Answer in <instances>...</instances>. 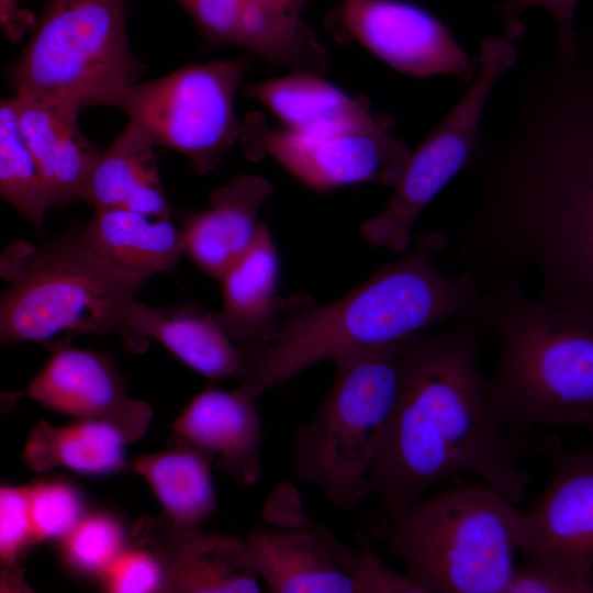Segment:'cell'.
<instances>
[{
	"label": "cell",
	"instance_id": "1",
	"mask_svg": "<svg viewBox=\"0 0 593 593\" xmlns=\"http://www.w3.org/2000/svg\"><path fill=\"white\" fill-rule=\"evenodd\" d=\"M516 93L511 126L480 135L466 167L478 199L455 264L483 298L535 275L537 301L593 307L592 41L536 64Z\"/></svg>",
	"mask_w": 593,
	"mask_h": 593
},
{
	"label": "cell",
	"instance_id": "2",
	"mask_svg": "<svg viewBox=\"0 0 593 593\" xmlns=\"http://www.w3.org/2000/svg\"><path fill=\"white\" fill-rule=\"evenodd\" d=\"M400 342L398 399L369 479L389 515L444 479L472 472L511 503L529 484L518 467L538 438L495 416L480 369L485 307Z\"/></svg>",
	"mask_w": 593,
	"mask_h": 593
},
{
	"label": "cell",
	"instance_id": "3",
	"mask_svg": "<svg viewBox=\"0 0 593 593\" xmlns=\"http://www.w3.org/2000/svg\"><path fill=\"white\" fill-rule=\"evenodd\" d=\"M446 245L439 232L418 234L399 259L340 298L292 309L273 339L243 350L246 369L238 388L257 399L342 353L399 343L483 310L484 298L469 273L439 269L437 256Z\"/></svg>",
	"mask_w": 593,
	"mask_h": 593
},
{
	"label": "cell",
	"instance_id": "4",
	"mask_svg": "<svg viewBox=\"0 0 593 593\" xmlns=\"http://www.w3.org/2000/svg\"><path fill=\"white\" fill-rule=\"evenodd\" d=\"M500 342L485 378L490 405L523 434L540 425L593 428V307L544 304L522 289L484 298Z\"/></svg>",
	"mask_w": 593,
	"mask_h": 593
},
{
	"label": "cell",
	"instance_id": "5",
	"mask_svg": "<svg viewBox=\"0 0 593 593\" xmlns=\"http://www.w3.org/2000/svg\"><path fill=\"white\" fill-rule=\"evenodd\" d=\"M516 508L490 485H458L389 514L390 551L424 593H504L516 571Z\"/></svg>",
	"mask_w": 593,
	"mask_h": 593
},
{
	"label": "cell",
	"instance_id": "6",
	"mask_svg": "<svg viewBox=\"0 0 593 593\" xmlns=\"http://www.w3.org/2000/svg\"><path fill=\"white\" fill-rule=\"evenodd\" d=\"M333 382L294 433L295 477L340 511L369 495V479L398 399L400 342L348 350L331 360Z\"/></svg>",
	"mask_w": 593,
	"mask_h": 593
},
{
	"label": "cell",
	"instance_id": "7",
	"mask_svg": "<svg viewBox=\"0 0 593 593\" xmlns=\"http://www.w3.org/2000/svg\"><path fill=\"white\" fill-rule=\"evenodd\" d=\"M142 71L128 43L125 0H44L8 78L13 94L79 113L114 105Z\"/></svg>",
	"mask_w": 593,
	"mask_h": 593
},
{
	"label": "cell",
	"instance_id": "8",
	"mask_svg": "<svg viewBox=\"0 0 593 593\" xmlns=\"http://www.w3.org/2000/svg\"><path fill=\"white\" fill-rule=\"evenodd\" d=\"M144 283L98 260L78 231L32 247L0 293V346L118 331Z\"/></svg>",
	"mask_w": 593,
	"mask_h": 593
},
{
	"label": "cell",
	"instance_id": "9",
	"mask_svg": "<svg viewBox=\"0 0 593 593\" xmlns=\"http://www.w3.org/2000/svg\"><path fill=\"white\" fill-rule=\"evenodd\" d=\"M479 67L468 89L425 138L411 150L385 205L359 226L374 248L402 255L413 242V228L427 205L466 167L479 139V123L488 98L518 59V48L505 36L484 37Z\"/></svg>",
	"mask_w": 593,
	"mask_h": 593
},
{
	"label": "cell",
	"instance_id": "10",
	"mask_svg": "<svg viewBox=\"0 0 593 593\" xmlns=\"http://www.w3.org/2000/svg\"><path fill=\"white\" fill-rule=\"evenodd\" d=\"M247 65L213 60L127 87L113 107L123 110L155 146L186 156L200 174L214 170L240 137L235 96Z\"/></svg>",
	"mask_w": 593,
	"mask_h": 593
},
{
	"label": "cell",
	"instance_id": "11",
	"mask_svg": "<svg viewBox=\"0 0 593 593\" xmlns=\"http://www.w3.org/2000/svg\"><path fill=\"white\" fill-rule=\"evenodd\" d=\"M536 454L550 461L551 477L527 508H516L522 564L593 582V455L567 451L556 434L538 438Z\"/></svg>",
	"mask_w": 593,
	"mask_h": 593
},
{
	"label": "cell",
	"instance_id": "12",
	"mask_svg": "<svg viewBox=\"0 0 593 593\" xmlns=\"http://www.w3.org/2000/svg\"><path fill=\"white\" fill-rule=\"evenodd\" d=\"M239 139L251 158L270 156L305 186L315 190L378 182L393 187L411 149L384 125L329 134L268 128L253 115Z\"/></svg>",
	"mask_w": 593,
	"mask_h": 593
},
{
	"label": "cell",
	"instance_id": "13",
	"mask_svg": "<svg viewBox=\"0 0 593 593\" xmlns=\"http://www.w3.org/2000/svg\"><path fill=\"white\" fill-rule=\"evenodd\" d=\"M348 35L392 69L413 77L455 76L471 81V56L432 11L410 0H338Z\"/></svg>",
	"mask_w": 593,
	"mask_h": 593
},
{
	"label": "cell",
	"instance_id": "14",
	"mask_svg": "<svg viewBox=\"0 0 593 593\" xmlns=\"http://www.w3.org/2000/svg\"><path fill=\"white\" fill-rule=\"evenodd\" d=\"M24 394L77 419L109 423L127 443L142 438L153 418L147 403L130 396L123 377L107 354L65 344L55 345L51 359Z\"/></svg>",
	"mask_w": 593,
	"mask_h": 593
},
{
	"label": "cell",
	"instance_id": "15",
	"mask_svg": "<svg viewBox=\"0 0 593 593\" xmlns=\"http://www.w3.org/2000/svg\"><path fill=\"white\" fill-rule=\"evenodd\" d=\"M212 45L246 49L292 71L324 75L328 56L300 14L268 0H172Z\"/></svg>",
	"mask_w": 593,
	"mask_h": 593
},
{
	"label": "cell",
	"instance_id": "16",
	"mask_svg": "<svg viewBox=\"0 0 593 593\" xmlns=\"http://www.w3.org/2000/svg\"><path fill=\"white\" fill-rule=\"evenodd\" d=\"M138 545L150 550L166 573V592L257 593L260 580L245 539L204 533L164 514L144 516L133 528Z\"/></svg>",
	"mask_w": 593,
	"mask_h": 593
},
{
	"label": "cell",
	"instance_id": "17",
	"mask_svg": "<svg viewBox=\"0 0 593 593\" xmlns=\"http://www.w3.org/2000/svg\"><path fill=\"white\" fill-rule=\"evenodd\" d=\"M256 400L238 387L206 388L172 421L171 439L208 455L233 481L253 485L262 473V427Z\"/></svg>",
	"mask_w": 593,
	"mask_h": 593
},
{
	"label": "cell",
	"instance_id": "18",
	"mask_svg": "<svg viewBox=\"0 0 593 593\" xmlns=\"http://www.w3.org/2000/svg\"><path fill=\"white\" fill-rule=\"evenodd\" d=\"M118 332L128 347L141 350L155 339L177 359L211 380L235 378L246 369L243 350L227 336L213 313L180 305L156 307L135 301Z\"/></svg>",
	"mask_w": 593,
	"mask_h": 593
},
{
	"label": "cell",
	"instance_id": "19",
	"mask_svg": "<svg viewBox=\"0 0 593 593\" xmlns=\"http://www.w3.org/2000/svg\"><path fill=\"white\" fill-rule=\"evenodd\" d=\"M11 98L49 206L83 200L90 171L101 152L80 131L78 112L29 96Z\"/></svg>",
	"mask_w": 593,
	"mask_h": 593
},
{
	"label": "cell",
	"instance_id": "20",
	"mask_svg": "<svg viewBox=\"0 0 593 593\" xmlns=\"http://www.w3.org/2000/svg\"><path fill=\"white\" fill-rule=\"evenodd\" d=\"M279 259L273 237L260 224L250 246L219 279L222 307L213 313L243 350L262 346L277 335L292 309L277 294Z\"/></svg>",
	"mask_w": 593,
	"mask_h": 593
},
{
	"label": "cell",
	"instance_id": "21",
	"mask_svg": "<svg viewBox=\"0 0 593 593\" xmlns=\"http://www.w3.org/2000/svg\"><path fill=\"white\" fill-rule=\"evenodd\" d=\"M272 191V183L256 175H240L216 188L209 208L186 220L184 254L219 280L253 243Z\"/></svg>",
	"mask_w": 593,
	"mask_h": 593
},
{
	"label": "cell",
	"instance_id": "22",
	"mask_svg": "<svg viewBox=\"0 0 593 593\" xmlns=\"http://www.w3.org/2000/svg\"><path fill=\"white\" fill-rule=\"evenodd\" d=\"M245 541L254 570L270 592L360 593L307 528L260 525Z\"/></svg>",
	"mask_w": 593,
	"mask_h": 593
},
{
	"label": "cell",
	"instance_id": "23",
	"mask_svg": "<svg viewBox=\"0 0 593 593\" xmlns=\"http://www.w3.org/2000/svg\"><path fill=\"white\" fill-rule=\"evenodd\" d=\"M78 232L98 260L143 281L172 269L184 255L183 231L169 216L153 217L124 208L98 210Z\"/></svg>",
	"mask_w": 593,
	"mask_h": 593
},
{
	"label": "cell",
	"instance_id": "24",
	"mask_svg": "<svg viewBox=\"0 0 593 593\" xmlns=\"http://www.w3.org/2000/svg\"><path fill=\"white\" fill-rule=\"evenodd\" d=\"M244 92L275 113L286 128L299 133H343L383 125L367 101L317 74L292 71L247 85Z\"/></svg>",
	"mask_w": 593,
	"mask_h": 593
},
{
	"label": "cell",
	"instance_id": "25",
	"mask_svg": "<svg viewBox=\"0 0 593 593\" xmlns=\"http://www.w3.org/2000/svg\"><path fill=\"white\" fill-rule=\"evenodd\" d=\"M155 145L132 122L96 159L83 200L96 211L124 208L147 216L168 217L154 153Z\"/></svg>",
	"mask_w": 593,
	"mask_h": 593
},
{
	"label": "cell",
	"instance_id": "26",
	"mask_svg": "<svg viewBox=\"0 0 593 593\" xmlns=\"http://www.w3.org/2000/svg\"><path fill=\"white\" fill-rule=\"evenodd\" d=\"M126 444L122 433L105 422L77 419L54 426L40 421L30 432L23 459L37 473L64 467L81 474L103 475L125 467Z\"/></svg>",
	"mask_w": 593,
	"mask_h": 593
},
{
	"label": "cell",
	"instance_id": "27",
	"mask_svg": "<svg viewBox=\"0 0 593 593\" xmlns=\"http://www.w3.org/2000/svg\"><path fill=\"white\" fill-rule=\"evenodd\" d=\"M212 463L204 452L171 440L169 449L138 458L134 471L147 482L166 517L200 526L216 508Z\"/></svg>",
	"mask_w": 593,
	"mask_h": 593
},
{
	"label": "cell",
	"instance_id": "28",
	"mask_svg": "<svg viewBox=\"0 0 593 593\" xmlns=\"http://www.w3.org/2000/svg\"><path fill=\"white\" fill-rule=\"evenodd\" d=\"M262 516L273 526L310 529L357 583L360 593H398L403 589V574L391 569L374 552L349 549L328 528L313 519L292 484L281 483L271 492L262 507Z\"/></svg>",
	"mask_w": 593,
	"mask_h": 593
},
{
	"label": "cell",
	"instance_id": "29",
	"mask_svg": "<svg viewBox=\"0 0 593 593\" xmlns=\"http://www.w3.org/2000/svg\"><path fill=\"white\" fill-rule=\"evenodd\" d=\"M0 199L38 228L51 209L12 98H0Z\"/></svg>",
	"mask_w": 593,
	"mask_h": 593
},
{
	"label": "cell",
	"instance_id": "30",
	"mask_svg": "<svg viewBox=\"0 0 593 593\" xmlns=\"http://www.w3.org/2000/svg\"><path fill=\"white\" fill-rule=\"evenodd\" d=\"M63 557L78 574L102 577L126 548L121 522L108 513L85 514L61 540Z\"/></svg>",
	"mask_w": 593,
	"mask_h": 593
},
{
	"label": "cell",
	"instance_id": "31",
	"mask_svg": "<svg viewBox=\"0 0 593 593\" xmlns=\"http://www.w3.org/2000/svg\"><path fill=\"white\" fill-rule=\"evenodd\" d=\"M27 492L35 544L61 541L86 514L81 493L66 481H38Z\"/></svg>",
	"mask_w": 593,
	"mask_h": 593
},
{
	"label": "cell",
	"instance_id": "32",
	"mask_svg": "<svg viewBox=\"0 0 593 593\" xmlns=\"http://www.w3.org/2000/svg\"><path fill=\"white\" fill-rule=\"evenodd\" d=\"M101 579L109 592H166V573L160 560L141 545L125 548Z\"/></svg>",
	"mask_w": 593,
	"mask_h": 593
},
{
	"label": "cell",
	"instance_id": "33",
	"mask_svg": "<svg viewBox=\"0 0 593 593\" xmlns=\"http://www.w3.org/2000/svg\"><path fill=\"white\" fill-rule=\"evenodd\" d=\"M34 544L27 486L0 484V562L15 566Z\"/></svg>",
	"mask_w": 593,
	"mask_h": 593
},
{
	"label": "cell",
	"instance_id": "34",
	"mask_svg": "<svg viewBox=\"0 0 593 593\" xmlns=\"http://www.w3.org/2000/svg\"><path fill=\"white\" fill-rule=\"evenodd\" d=\"M579 0H503L496 13L505 23L504 36L513 40L523 32L518 15L532 8L546 10L557 27L556 53L573 55L578 51L577 34L573 30L575 8Z\"/></svg>",
	"mask_w": 593,
	"mask_h": 593
},
{
	"label": "cell",
	"instance_id": "35",
	"mask_svg": "<svg viewBox=\"0 0 593 593\" xmlns=\"http://www.w3.org/2000/svg\"><path fill=\"white\" fill-rule=\"evenodd\" d=\"M593 582L521 564L504 593H592Z\"/></svg>",
	"mask_w": 593,
	"mask_h": 593
},
{
	"label": "cell",
	"instance_id": "36",
	"mask_svg": "<svg viewBox=\"0 0 593 593\" xmlns=\"http://www.w3.org/2000/svg\"><path fill=\"white\" fill-rule=\"evenodd\" d=\"M35 14L19 5L18 0H0V31L11 42H19L32 31Z\"/></svg>",
	"mask_w": 593,
	"mask_h": 593
},
{
	"label": "cell",
	"instance_id": "37",
	"mask_svg": "<svg viewBox=\"0 0 593 593\" xmlns=\"http://www.w3.org/2000/svg\"><path fill=\"white\" fill-rule=\"evenodd\" d=\"M32 246L14 244L5 251L0 250V277L9 281L15 279L23 270Z\"/></svg>",
	"mask_w": 593,
	"mask_h": 593
},
{
	"label": "cell",
	"instance_id": "38",
	"mask_svg": "<svg viewBox=\"0 0 593 593\" xmlns=\"http://www.w3.org/2000/svg\"><path fill=\"white\" fill-rule=\"evenodd\" d=\"M31 589L23 578V572L16 566L0 568V592H30Z\"/></svg>",
	"mask_w": 593,
	"mask_h": 593
},
{
	"label": "cell",
	"instance_id": "39",
	"mask_svg": "<svg viewBox=\"0 0 593 593\" xmlns=\"http://www.w3.org/2000/svg\"><path fill=\"white\" fill-rule=\"evenodd\" d=\"M271 3L276 4L277 7L281 8L282 10L300 14L302 8L309 0H268Z\"/></svg>",
	"mask_w": 593,
	"mask_h": 593
},
{
	"label": "cell",
	"instance_id": "40",
	"mask_svg": "<svg viewBox=\"0 0 593 593\" xmlns=\"http://www.w3.org/2000/svg\"><path fill=\"white\" fill-rule=\"evenodd\" d=\"M20 393L5 392L0 390V413L13 410L19 401Z\"/></svg>",
	"mask_w": 593,
	"mask_h": 593
}]
</instances>
